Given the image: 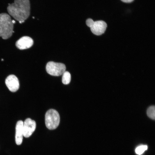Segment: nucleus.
Returning a JSON list of instances; mask_svg holds the SVG:
<instances>
[{
  "instance_id": "nucleus-5",
  "label": "nucleus",
  "mask_w": 155,
  "mask_h": 155,
  "mask_svg": "<svg viewBox=\"0 0 155 155\" xmlns=\"http://www.w3.org/2000/svg\"><path fill=\"white\" fill-rule=\"evenodd\" d=\"M47 73L54 76H59L63 74L65 71L66 66L61 63L49 61L46 64V67Z\"/></svg>"
},
{
  "instance_id": "nucleus-3",
  "label": "nucleus",
  "mask_w": 155,
  "mask_h": 155,
  "mask_svg": "<svg viewBox=\"0 0 155 155\" xmlns=\"http://www.w3.org/2000/svg\"><path fill=\"white\" fill-rule=\"evenodd\" d=\"M60 120L59 115L56 110L51 109L48 110L45 115V123L49 129H56L58 126Z\"/></svg>"
},
{
  "instance_id": "nucleus-1",
  "label": "nucleus",
  "mask_w": 155,
  "mask_h": 155,
  "mask_svg": "<svg viewBox=\"0 0 155 155\" xmlns=\"http://www.w3.org/2000/svg\"><path fill=\"white\" fill-rule=\"evenodd\" d=\"M30 8L29 0H14L13 3L9 4L7 10L10 15L21 24L29 17Z\"/></svg>"
},
{
  "instance_id": "nucleus-14",
  "label": "nucleus",
  "mask_w": 155,
  "mask_h": 155,
  "mask_svg": "<svg viewBox=\"0 0 155 155\" xmlns=\"http://www.w3.org/2000/svg\"><path fill=\"white\" fill-rule=\"evenodd\" d=\"M12 21L13 24H15V23L16 22L14 20H12Z\"/></svg>"
},
{
  "instance_id": "nucleus-13",
  "label": "nucleus",
  "mask_w": 155,
  "mask_h": 155,
  "mask_svg": "<svg viewBox=\"0 0 155 155\" xmlns=\"http://www.w3.org/2000/svg\"><path fill=\"white\" fill-rule=\"evenodd\" d=\"M123 2L129 3L132 2L134 0H121Z\"/></svg>"
},
{
  "instance_id": "nucleus-8",
  "label": "nucleus",
  "mask_w": 155,
  "mask_h": 155,
  "mask_svg": "<svg viewBox=\"0 0 155 155\" xmlns=\"http://www.w3.org/2000/svg\"><path fill=\"white\" fill-rule=\"evenodd\" d=\"M33 44V41L31 38L28 36H24L16 41V46L18 49L23 50L30 48Z\"/></svg>"
},
{
  "instance_id": "nucleus-2",
  "label": "nucleus",
  "mask_w": 155,
  "mask_h": 155,
  "mask_svg": "<svg viewBox=\"0 0 155 155\" xmlns=\"http://www.w3.org/2000/svg\"><path fill=\"white\" fill-rule=\"evenodd\" d=\"M13 24L10 16L5 13L0 14V36L4 39L10 37L13 32Z\"/></svg>"
},
{
  "instance_id": "nucleus-4",
  "label": "nucleus",
  "mask_w": 155,
  "mask_h": 155,
  "mask_svg": "<svg viewBox=\"0 0 155 155\" xmlns=\"http://www.w3.org/2000/svg\"><path fill=\"white\" fill-rule=\"evenodd\" d=\"M86 25L90 28L92 32L96 35H100L105 32L107 27L106 23L102 20L94 21L88 18L86 21Z\"/></svg>"
},
{
  "instance_id": "nucleus-10",
  "label": "nucleus",
  "mask_w": 155,
  "mask_h": 155,
  "mask_svg": "<svg viewBox=\"0 0 155 155\" xmlns=\"http://www.w3.org/2000/svg\"><path fill=\"white\" fill-rule=\"evenodd\" d=\"M62 82L64 84H67L71 81V75L70 73L67 71H65L62 74Z\"/></svg>"
},
{
  "instance_id": "nucleus-6",
  "label": "nucleus",
  "mask_w": 155,
  "mask_h": 155,
  "mask_svg": "<svg viewBox=\"0 0 155 155\" xmlns=\"http://www.w3.org/2000/svg\"><path fill=\"white\" fill-rule=\"evenodd\" d=\"M36 124L35 121L30 118L26 119L23 122V136L28 137L30 136L35 130Z\"/></svg>"
},
{
  "instance_id": "nucleus-12",
  "label": "nucleus",
  "mask_w": 155,
  "mask_h": 155,
  "mask_svg": "<svg viewBox=\"0 0 155 155\" xmlns=\"http://www.w3.org/2000/svg\"><path fill=\"white\" fill-rule=\"evenodd\" d=\"M147 146L146 145H142L138 147L135 149L136 153L138 155H141L147 149Z\"/></svg>"
},
{
  "instance_id": "nucleus-11",
  "label": "nucleus",
  "mask_w": 155,
  "mask_h": 155,
  "mask_svg": "<svg viewBox=\"0 0 155 155\" xmlns=\"http://www.w3.org/2000/svg\"><path fill=\"white\" fill-rule=\"evenodd\" d=\"M154 105L149 106L147 110V114L150 118L153 120L155 118V108Z\"/></svg>"
},
{
  "instance_id": "nucleus-9",
  "label": "nucleus",
  "mask_w": 155,
  "mask_h": 155,
  "mask_svg": "<svg viewBox=\"0 0 155 155\" xmlns=\"http://www.w3.org/2000/svg\"><path fill=\"white\" fill-rule=\"evenodd\" d=\"M23 122L22 120L18 121L16 127L15 141L18 145H20L22 143L23 136Z\"/></svg>"
},
{
  "instance_id": "nucleus-7",
  "label": "nucleus",
  "mask_w": 155,
  "mask_h": 155,
  "mask_svg": "<svg viewBox=\"0 0 155 155\" xmlns=\"http://www.w3.org/2000/svg\"><path fill=\"white\" fill-rule=\"evenodd\" d=\"M6 85L9 90L11 92H15L19 88V82L18 78L14 75H9L5 80Z\"/></svg>"
}]
</instances>
